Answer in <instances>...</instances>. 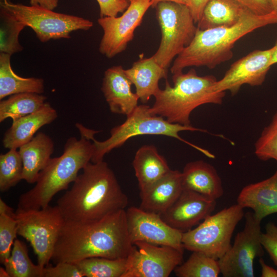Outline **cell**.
Wrapping results in <instances>:
<instances>
[{"instance_id":"cell-1","label":"cell","mask_w":277,"mask_h":277,"mask_svg":"<svg viewBox=\"0 0 277 277\" xmlns=\"http://www.w3.org/2000/svg\"><path fill=\"white\" fill-rule=\"evenodd\" d=\"M132 247L123 209L89 222L64 221L51 260L56 264L92 257L126 258Z\"/></svg>"},{"instance_id":"cell-2","label":"cell","mask_w":277,"mask_h":277,"mask_svg":"<svg viewBox=\"0 0 277 277\" xmlns=\"http://www.w3.org/2000/svg\"><path fill=\"white\" fill-rule=\"evenodd\" d=\"M57 201L65 221L86 223L125 209L128 197L107 163L89 162Z\"/></svg>"},{"instance_id":"cell-3","label":"cell","mask_w":277,"mask_h":277,"mask_svg":"<svg viewBox=\"0 0 277 277\" xmlns=\"http://www.w3.org/2000/svg\"><path fill=\"white\" fill-rule=\"evenodd\" d=\"M273 24H277L276 11L258 15L249 11L232 26L197 29L190 44L174 58L171 72L177 74L189 67L214 68L233 57L232 49L241 38L259 28Z\"/></svg>"},{"instance_id":"cell-4","label":"cell","mask_w":277,"mask_h":277,"mask_svg":"<svg viewBox=\"0 0 277 277\" xmlns=\"http://www.w3.org/2000/svg\"><path fill=\"white\" fill-rule=\"evenodd\" d=\"M80 134L79 140L71 137L67 140L61 156L51 158L40 172L35 185L20 195L17 209L45 208L56 193L75 181L80 170L91 161L93 152L91 140Z\"/></svg>"},{"instance_id":"cell-5","label":"cell","mask_w":277,"mask_h":277,"mask_svg":"<svg viewBox=\"0 0 277 277\" xmlns=\"http://www.w3.org/2000/svg\"><path fill=\"white\" fill-rule=\"evenodd\" d=\"M172 81L171 86L166 80L165 88L160 89L149 108L151 114L171 123L191 126L190 115L196 108L206 104H221L225 95V92L214 90L217 81L214 75L199 76L194 68L173 74Z\"/></svg>"},{"instance_id":"cell-6","label":"cell","mask_w":277,"mask_h":277,"mask_svg":"<svg viewBox=\"0 0 277 277\" xmlns=\"http://www.w3.org/2000/svg\"><path fill=\"white\" fill-rule=\"evenodd\" d=\"M150 106L138 105L121 125L114 127L110 131V136L104 141L100 142L94 137V133L89 135L92 141L93 152L91 160L92 163L103 161L105 155L112 149L124 145L129 139L143 135H161L176 138L190 146L211 159L215 156L209 151L195 145L181 137L179 132L183 131H200L209 133L207 130L171 123L164 117L153 115L149 111Z\"/></svg>"},{"instance_id":"cell-7","label":"cell","mask_w":277,"mask_h":277,"mask_svg":"<svg viewBox=\"0 0 277 277\" xmlns=\"http://www.w3.org/2000/svg\"><path fill=\"white\" fill-rule=\"evenodd\" d=\"M244 209L238 203L233 205L209 215L195 228L184 232V248L218 260L231 247L234 230L244 216Z\"/></svg>"},{"instance_id":"cell-8","label":"cell","mask_w":277,"mask_h":277,"mask_svg":"<svg viewBox=\"0 0 277 277\" xmlns=\"http://www.w3.org/2000/svg\"><path fill=\"white\" fill-rule=\"evenodd\" d=\"M155 8L161 40L152 56L161 66L168 69L173 60L192 42L197 27L186 5L163 2Z\"/></svg>"},{"instance_id":"cell-9","label":"cell","mask_w":277,"mask_h":277,"mask_svg":"<svg viewBox=\"0 0 277 277\" xmlns=\"http://www.w3.org/2000/svg\"><path fill=\"white\" fill-rule=\"evenodd\" d=\"M4 8L17 20L31 28L43 43L51 39L70 38V33L76 30H88L93 26L89 19L64 13L38 6L16 4L10 0H1Z\"/></svg>"},{"instance_id":"cell-10","label":"cell","mask_w":277,"mask_h":277,"mask_svg":"<svg viewBox=\"0 0 277 277\" xmlns=\"http://www.w3.org/2000/svg\"><path fill=\"white\" fill-rule=\"evenodd\" d=\"M17 234L31 244L42 268L48 265L64 223L57 207L15 211Z\"/></svg>"},{"instance_id":"cell-11","label":"cell","mask_w":277,"mask_h":277,"mask_svg":"<svg viewBox=\"0 0 277 277\" xmlns=\"http://www.w3.org/2000/svg\"><path fill=\"white\" fill-rule=\"evenodd\" d=\"M243 229L237 233L234 243L218 260L224 277H253L254 261L264 254L261 238V222L253 212L244 214Z\"/></svg>"},{"instance_id":"cell-12","label":"cell","mask_w":277,"mask_h":277,"mask_svg":"<svg viewBox=\"0 0 277 277\" xmlns=\"http://www.w3.org/2000/svg\"><path fill=\"white\" fill-rule=\"evenodd\" d=\"M151 6L150 0H129V5L122 15L100 17L97 22L103 30V35L99 45L100 52L110 58L125 51Z\"/></svg>"},{"instance_id":"cell-13","label":"cell","mask_w":277,"mask_h":277,"mask_svg":"<svg viewBox=\"0 0 277 277\" xmlns=\"http://www.w3.org/2000/svg\"><path fill=\"white\" fill-rule=\"evenodd\" d=\"M183 253L171 246L137 242L127 258L123 277H168L182 264Z\"/></svg>"},{"instance_id":"cell-14","label":"cell","mask_w":277,"mask_h":277,"mask_svg":"<svg viewBox=\"0 0 277 277\" xmlns=\"http://www.w3.org/2000/svg\"><path fill=\"white\" fill-rule=\"evenodd\" d=\"M126 212L129 235L133 245L137 242H144L184 250V232L169 225L161 214L133 206Z\"/></svg>"},{"instance_id":"cell-15","label":"cell","mask_w":277,"mask_h":277,"mask_svg":"<svg viewBox=\"0 0 277 277\" xmlns=\"http://www.w3.org/2000/svg\"><path fill=\"white\" fill-rule=\"evenodd\" d=\"M274 46L265 50H255L234 62L223 77L215 82L217 92L229 91L236 94L244 85H262L271 68L270 61Z\"/></svg>"},{"instance_id":"cell-16","label":"cell","mask_w":277,"mask_h":277,"mask_svg":"<svg viewBox=\"0 0 277 277\" xmlns=\"http://www.w3.org/2000/svg\"><path fill=\"white\" fill-rule=\"evenodd\" d=\"M216 204L215 200L183 190L174 204L161 215L169 225L185 232L211 215Z\"/></svg>"},{"instance_id":"cell-17","label":"cell","mask_w":277,"mask_h":277,"mask_svg":"<svg viewBox=\"0 0 277 277\" xmlns=\"http://www.w3.org/2000/svg\"><path fill=\"white\" fill-rule=\"evenodd\" d=\"M132 85L121 65L105 71L101 90L111 112L127 116L137 107L139 98L132 91Z\"/></svg>"},{"instance_id":"cell-18","label":"cell","mask_w":277,"mask_h":277,"mask_svg":"<svg viewBox=\"0 0 277 277\" xmlns=\"http://www.w3.org/2000/svg\"><path fill=\"white\" fill-rule=\"evenodd\" d=\"M183 190L182 172L171 170L163 177L140 191V208L161 215L174 204Z\"/></svg>"},{"instance_id":"cell-19","label":"cell","mask_w":277,"mask_h":277,"mask_svg":"<svg viewBox=\"0 0 277 277\" xmlns=\"http://www.w3.org/2000/svg\"><path fill=\"white\" fill-rule=\"evenodd\" d=\"M237 203L251 209L261 221L277 213V170L270 177L245 186L238 196Z\"/></svg>"},{"instance_id":"cell-20","label":"cell","mask_w":277,"mask_h":277,"mask_svg":"<svg viewBox=\"0 0 277 277\" xmlns=\"http://www.w3.org/2000/svg\"><path fill=\"white\" fill-rule=\"evenodd\" d=\"M182 172L183 190H190L216 200L224 193L222 180L211 164L197 160L186 164Z\"/></svg>"},{"instance_id":"cell-21","label":"cell","mask_w":277,"mask_h":277,"mask_svg":"<svg viewBox=\"0 0 277 277\" xmlns=\"http://www.w3.org/2000/svg\"><path fill=\"white\" fill-rule=\"evenodd\" d=\"M57 113L51 105L46 102L40 110L13 121L5 132L3 145L5 148H19L30 141L42 127L53 122Z\"/></svg>"},{"instance_id":"cell-22","label":"cell","mask_w":277,"mask_h":277,"mask_svg":"<svg viewBox=\"0 0 277 277\" xmlns=\"http://www.w3.org/2000/svg\"><path fill=\"white\" fill-rule=\"evenodd\" d=\"M168 69L161 66L152 56L141 57L132 67L125 69V73L135 86L139 100L145 104L154 96L160 90L159 83L162 78L167 80Z\"/></svg>"},{"instance_id":"cell-23","label":"cell","mask_w":277,"mask_h":277,"mask_svg":"<svg viewBox=\"0 0 277 277\" xmlns=\"http://www.w3.org/2000/svg\"><path fill=\"white\" fill-rule=\"evenodd\" d=\"M18 149L23 164V180L29 184L35 183L40 172L51 159L53 142L49 135L39 132Z\"/></svg>"},{"instance_id":"cell-24","label":"cell","mask_w":277,"mask_h":277,"mask_svg":"<svg viewBox=\"0 0 277 277\" xmlns=\"http://www.w3.org/2000/svg\"><path fill=\"white\" fill-rule=\"evenodd\" d=\"M140 191L163 177L171 170L153 145H144L136 152L132 162Z\"/></svg>"},{"instance_id":"cell-25","label":"cell","mask_w":277,"mask_h":277,"mask_svg":"<svg viewBox=\"0 0 277 277\" xmlns=\"http://www.w3.org/2000/svg\"><path fill=\"white\" fill-rule=\"evenodd\" d=\"M249 11L234 0H209L196 26L200 30L232 26Z\"/></svg>"},{"instance_id":"cell-26","label":"cell","mask_w":277,"mask_h":277,"mask_svg":"<svg viewBox=\"0 0 277 277\" xmlns=\"http://www.w3.org/2000/svg\"><path fill=\"white\" fill-rule=\"evenodd\" d=\"M11 56L0 53V100L21 93H44L43 79L33 77H23L17 75L11 67Z\"/></svg>"},{"instance_id":"cell-27","label":"cell","mask_w":277,"mask_h":277,"mask_svg":"<svg viewBox=\"0 0 277 277\" xmlns=\"http://www.w3.org/2000/svg\"><path fill=\"white\" fill-rule=\"evenodd\" d=\"M47 97L35 93H21L10 95L0 102V122L10 118L12 122L42 109Z\"/></svg>"},{"instance_id":"cell-28","label":"cell","mask_w":277,"mask_h":277,"mask_svg":"<svg viewBox=\"0 0 277 277\" xmlns=\"http://www.w3.org/2000/svg\"><path fill=\"white\" fill-rule=\"evenodd\" d=\"M10 277H43L44 268L30 259L26 244L15 239L10 255L4 264Z\"/></svg>"},{"instance_id":"cell-29","label":"cell","mask_w":277,"mask_h":277,"mask_svg":"<svg viewBox=\"0 0 277 277\" xmlns=\"http://www.w3.org/2000/svg\"><path fill=\"white\" fill-rule=\"evenodd\" d=\"M86 277H123L127 259H109L103 257L86 258L74 263Z\"/></svg>"},{"instance_id":"cell-30","label":"cell","mask_w":277,"mask_h":277,"mask_svg":"<svg viewBox=\"0 0 277 277\" xmlns=\"http://www.w3.org/2000/svg\"><path fill=\"white\" fill-rule=\"evenodd\" d=\"M174 271L179 277H217L221 273L218 260L197 251Z\"/></svg>"},{"instance_id":"cell-31","label":"cell","mask_w":277,"mask_h":277,"mask_svg":"<svg viewBox=\"0 0 277 277\" xmlns=\"http://www.w3.org/2000/svg\"><path fill=\"white\" fill-rule=\"evenodd\" d=\"M26 27L9 12L0 7V53L12 55L23 50L18 37Z\"/></svg>"},{"instance_id":"cell-32","label":"cell","mask_w":277,"mask_h":277,"mask_svg":"<svg viewBox=\"0 0 277 277\" xmlns=\"http://www.w3.org/2000/svg\"><path fill=\"white\" fill-rule=\"evenodd\" d=\"M23 164L17 149L0 155V190L4 192L23 180Z\"/></svg>"},{"instance_id":"cell-33","label":"cell","mask_w":277,"mask_h":277,"mask_svg":"<svg viewBox=\"0 0 277 277\" xmlns=\"http://www.w3.org/2000/svg\"><path fill=\"white\" fill-rule=\"evenodd\" d=\"M255 154L262 161L277 162V109L270 124L264 128L255 144Z\"/></svg>"},{"instance_id":"cell-34","label":"cell","mask_w":277,"mask_h":277,"mask_svg":"<svg viewBox=\"0 0 277 277\" xmlns=\"http://www.w3.org/2000/svg\"><path fill=\"white\" fill-rule=\"evenodd\" d=\"M17 234L16 218L0 214V262L3 265L10 255L11 247Z\"/></svg>"},{"instance_id":"cell-35","label":"cell","mask_w":277,"mask_h":277,"mask_svg":"<svg viewBox=\"0 0 277 277\" xmlns=\"http://www.w3.org/2000/svg\"><path fill=\"white\" fill-rule=\"evenodd\" d=\"M84 275L75 263L60 262L54 266H45L43 277H83Z\"/></svg>"},{"instance_id":"cell-36","label":"cell","mask_w":277,"mask_h":277,"mask_svg":"<svg viewBox=\"0 0 277 277\" xmlns=\"http://www.w3.org/2000/svg\"><path fill=\"white\" fill-rule=\"evenodd\" d=\"M261 243L270 259L277 267V225L269 222L265 226V231L262 232Z\"/></svg>"},{"instance_id":"cell-37","label":"cell","mask_w":277,"mask_h":277,"mask_svg":"<svg viewBox=\"0 0 277 277\" xmlns=\"http://www.w3.org/2000/svg\"><path fill=\"white\" fill-rule=\"evenodd\" d=\"M100 8L101 17L117 16L123 13L129 5L128 0H96Z\"/></svg>"},{"instance_id":"cell-38","label":"cell","mask_w":277,"mask_h":277,"mask_svg":"<svg viewBox=\"0 0 277 277\" xmlns=\"http://www.w3.org/2000/svg\"><path fill=\"white\" fill-rule=\"evenodd\" d=\"M252 12L265 15L274 11L267 0H234Z\"/></svg>"},{"instance_id":"cell-39","label":"cell","mask_w":277,"mask_h":277,"mask_svg":"<svg viewBox=\"0 0 277 277\" xmlns=\"http://www.w3.org/2000/svg\"><path fill=\"white\" fill-rule=\"evenodd\" d=\"M189 8L195 24L200 19L203 10L209 0H189Z\"/></svg>"},{"instance_id":"cell-40","label":"cell","mask_w":277,"mask_h":277,"mask_svg":"<svg viewBox=\"0 0 277 277\" xmlns=\"http://www.w3.org/2000/svg\"><path fill=\"white\" fill-rule=\"evenodd\" d=\"M58 0H30V4L38 6L46 9L53 10L58 5Z\"/></svg>"},{"instance_id":"cell-41","label":"cell","mask_w":277,"mask_h":277,"mask_svg":"<svg viewBox=\"0 0 277 277\" xmlns=\"http://www.w3.org/2000/svg\"><path fill=\"white\" fill-rule=\"evenodd\" d=\"M259 263L261 267L262 277H277V270L267 265L261 257Z\"/></svg>"},{"instance_id":"cell-42","label":"cell","mask_w":277,"mask_h":277,"mask_svg":"<svg viewBox=\"0 0 277 277\" xmlns=\"http://www.w3.org/2000/svg\"><path fill=\"white\" fill-rule=\"evenodd\" d=\"M0 214L16 218L15 212H14L13 208L9 206L2 198H0Z\"/></svg>"},{"instance_id":"cell-43","label":"cell","mask_w":277,"mask_h":277,"mask_svg":"<svg viewBox=\"0 0 277 277\" xmlns=\"http://www.w3.org/2000/svg\"><path fill=\"white\" fill-rule=\"evenodd\" d=\"M152 3L151 7L155 8L158 4L163 2H172L181 4H183L187 6L188 7L190 6V2L189 0H150Z\"/></svg>"},{"instance_id":"cell-44","label":"cell","mask_w":277,"mask_h":277,"mask_svg":"<svg viewBox=\"0 0 277 277\" xmlns=\"http://www.w3.org/2000/svg\"><path fill=\"white\" fill-rule=\"evenodd\" d=\"M274 50L272 55L271 59L270 61L271 66L274 64H277V41L274 45Z\"/></svg>"},{"instance_id":"cell-45","label":"cell","mask_w":277,"mask_h":277,"mask_svg":"<svg viewBox=\"0 0 277 277\" xmlns=\"http://www.w3.org/2000/svg\"><path fill=\"white\" fill-rule=\"evenodd\" d=\"M274 11L277 12V0H267Z\"/></svg>"},{"instance_id":"cell-46","label":"cell","mask_w":277,"mask_h":277,"mask_svg":"<svg viewBox=\"0 0 277 277\" xmlns=\"http://www.w3.org/2000/svg\"><path fill=\"white\" fill-rule=\"evenodd\" d=\"M0 276L1 277H10L6 269L2 267H0Z\"/></svg>"},{"instance_id":"cell-47","label":"cell","mask_w":277,"mask_h":277,"mask_svg":"<svg viewBox=\"0 0 277 277\" xmlns=\"http://www.w3.org/2000/svg\"><path fill=\"white\" fill-rule=\"evenodd\" d=\"M128 1H129V0H128Z\"/></svg>"}]
</instances>
